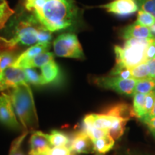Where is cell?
I'll use <instances>...</instances> for the list:
<instances>
[{
  "mask_svg": "<svg viewBox=\"0 0 155 155\" xmlns=\"http://www.w3.org/2000/svg\"><path fill=\"white\" fill-rule=\"evenodd\" d=\"M109 75L120 77L124 79L132 78L131 75L130 68L124 66V65H118V64H116L114 68L111 70V73H109Z\"/></svg>",
  "mask_w": 155,
  "mask_h": 155,
  "instance_id": "obj_29",
  "label": "cell"
},
{
  "mask_svg": "<svg viewBox=\"0 0 155 155\" xmlns=\"http://www.w3.org/2000/svg\"><path fill=\"white\" fill-rule=\"evenodd\" d=\"M99 7L121 17H128L139 10L137 0H113Z\"/></svg>",
  "mask_w": 155,
  "mask_h": 155,
  "instance_id": "obj_7",
  "label": "cell"
},
{
  "mask_svg": "<svg viewBox=\"0 0 155 155\" xmlns=\"http://www.w3.org/2000/svg\"><path fill=\"white\" fill-rule=\"evenodd\" d=\"M136 22L147 28H150L155 23V18L150 13L139 9Z\"/></svg>",
  "mask_w": 155,
  "mask_h": 155,
  "instance_id": "obj_27",
  "label": "cell"
},
{
  "mask_svg": "<svg viewBox=\"0 0 155 155\" xmlns=\"http://www.w3.org/2000/svg\"><path fill=\"white\" fill-rule=\"evenodd\" d=\"M28 131H25L22 135H20L19 137H17V138L13 141L10 148L9 155H24V154L22 152V151H21L20 148L21 145L22 144V141L25 139V137H26V136L28 135Z\"/></svg>",
  "mask_w": 155,
  "mask_h": 155,
  "instance_id": "obj_30",
  "label": "cell"
},
{
  "mask_svg": "<svg viewBox=\"0 0 155 155\" xmlns=\"http://www.w3.org/2000/svg\"><path fill=\"white\" fill-rule=\"evenodd\" d=\"M34 1H35V0H26V2H25V7H28V6L31 5Z\"/></svg>",
  "mask_w": 155,
  "mask_h": 155,
  "instance_id": "obj_38",
  "label": "cell"
},
{
  "mask_svg": "<svg viewBox=\"0 0 155 155\" xmlns=\"http://www.w3.org/2000/svg\"><path fill=\"white\" fill-rule=\"evenodd\" d=\"M150 29L151 32H152V33L153 34V35L155 37V23L152 25V27H150Z\"/></svg>",
  "mask_w": 155,
  "mask_h": 155,
  "instance_id": "obj_39",
  "label": "cell"
},
{
  "mask_svg": "<svg viewBox=\"0 0 155 155\" xmlns=\"http://www.w3.org/2000/svg\"><path fill=\"white\" fill-rule=\"evenodd\" d=\"M48 155H73L72 151L67 147H54L48 152Z\"/></svg>",
  "mask_w": 155,
  "mask_h": 155,
  "instance_id": "obj_33",
  "label": "cell"
},
{
  "mask_svg": "<svg viewBox=\"0 0 155 155\" xmlns=\"http://www.w3.org/2000/svg\"><path fill=\"white\" fill-rule=\"evenodd\" d=\"M151 133H152V134L154 136V137L155 138V129H152V130H150Z\"/></svg>",
  "mask_w": 155,
  "mask_h": 155,
  "instance_id": "obj_41",
  "label": "cell"
},
{
  "mask_svg": "<svg viewBox=\"0 0 155 155\" xmlns=\"http://www.w3.org/2000/svg\"><path fill=\"white\" fill-rule=\"evenodd\" d=\"M54 60V54L49 52H45L41 54L35 56L30 59L22 62L16 68H20L22 69L26 68H33L42 67L43 65L49 63V62Z\"/></svg>",
  "mask_w": 155,
  "mask_h": 155,
  "instance_id": "obj_15",
  "label": "cell"
},
{
  "mask_svg": "<svg viewBox=\"0 0 155 155\" xmlns=\"http://www.w3.org/2000/svg\"><path fill=\"white\" fill-rule=\"evenodd\" d=\"M69 149L77 154H90L94 152V144L88 135L81 131L73 136Z\"/></svg>",
  "mask_w": 155,
  "mask_h": 155,
  "instance_id": "obj_10",
  "label": "cell"
},
{
  "mask_svg": "<svg viewBox=\"0 0 155 155\" xmlns=\"http://www.w3.org/2000/svg\"><path fill=\"white\" fill-rule=\"evenodd\" d=\"M0 122L15 129L19 127L13 111L10 97L8 94L5 93L0 95Z\"/></svg>",
  "mask_w": 155,
  "mask_h": 155,
  "instance_id": "obj_9",
  "label": "cell"
},
{
  "mask_svg": "<svg viewBox=\"0 0 155 155\" xmlns=\"http://www.w3.org/2000/svg\"><path fill=\"white\" fill-rule=\"evenodd\" d=\"M150 28L134 22L129 25L123 30L121 38L127 40L129 39H150L154 38Z\"/></svg>",
  "mask_w": 155,
  "mask_h": 155,
  "instance_id": "obj_12",
  "label": "cell"
},
{
  "mask_svg": "<svg viewBox=\"0 0 155 155\" xmlns=\"http://www.w3.org/2000/svg\"><path fill=\"white\" fill-rule=\"evenodd\" d=\"M155 56V37L150 39V43L146 50V59L147 61L152 59Z\"/></svg>",
  "mask_w": 155,
  "mask_h": 155,
  "instance_id": "obj_34",
  "label": "cell"
},
{
  "mask_svg": "<svg viewBox=\"0 0 155 155\" xmlns=\"http://www.w3.org/2000/svg\"><path fill=\"white\" fill-rule=\"evenodd\" d=\"M115 117L106 114H91L85 116L83 124L90 125L95 128L108 131L111 129Z\"/></svg>",
  "mask_w": 155,
  "mask_h": 155,
  "instance_id": "obj_13",
  "label": "cell"
},
{
  "mask_svg": "<svg viewBox=\"0 0 155 155\" xmlns=\"http://www.w3.org/2000/svg\"><path fill=\"white\" fill-rule=\"evenodd\" d=\"M30 155H48V152H43V153H37V154H30Z\"/></svg>",
  "mask_w": 155,
  "mask_h": 155,
  "instance_id": "obj_40",
  "label": "cell"
},
{
  "mask_svg": "<svg viewBox=\"0 0 155 155\" xmlns=\"http://www.w3.org/2000/svg\"><path fill=\"white\" fill-rule=\"evenodd\" d=\"M26 75L27 83H32L34 85H44V81L42 75H39L35 70L32 68L24 69Z\"/></svg>",
  "mask_w": 155,
  "mask_h": 155,
  "instance_id": "obj_28",
  "label": "cell"
},
{
  "mask_svg": "<svg viewBox=\"0 0 155 155\" xmlns=\"http://www.w3.org/2000/svg\"><path fill=\"white\" fill-rule=\"evenodd\" d=\"M130 71L132 78H134L136 80H140V79H144L150 77L147 61L139 64L132 68H130Z\"/></svg>",
  "mask_w": 155,
  "mask_h": 155,
  "instance_id": "obj_24",
  "label": "cell"
},
{
  "mask_svg": "<svg viewBox=\"0 0 155 155\" xmlns=\"http://www.w3.org/2000/svg\"><path fill=\"white\" fill-rule=\"evenodd\" d=\"M127 122L128 121L126 120L115 117L111 129L108 131V134L111 136L114 140L119 139L124 133Z\"/></svg>",
  "mask_w": 155,
  "mask_h": 155,
  "instance_id": "obj_21",
  "label": "cell"
},
{
  "mask_svg": "<svg viewBox=\"0 0 155 155\" xmlns=\"http://www.w3.org/2000/svg\"><path fill=\"white\" fill-rule=\"evenodd\" d=\"M155 91V79L148 77L144 79L137 80L135 85V93L147 94Z\"/></svg>",
  "mask_w": 155,
  "mask_h": 155,
  "instance_id": "obj_19",
  "label": "cell"
},
{
  "mask_svg": "<svg viewBox=\"0 0 155 155\" xmlns=\"http://www.w3.org/2000/svg\"><path fill=\"white\" fill-rule=\"evenodd\" d=\"M53 48L58 57L75 59L85 58L81 45L75 34L65 33L59 35L53 42Z\"/></svg>",
  "mask_w": 155,
  "mask_h": 155,
  "instance_id": "obj_5",
  "label": "cell"
},
{
  "mask_svg": "<svg viewBox=\"0 0 155 155\" xmlns=\"http://www.w3.org/2000/svg\"><path fill=\"white\" fill-rule=\"evenodd\" d=\"M137 81L134 78L124 79L117 76H104L97 78L94 82L98 86L114 91L118 94L132 96L134 94Z\"/></svg>",
  "mask_w": 155,
  "mask_h": 155,
  "instance_id": "obj_6",
  "label": "cell"
},
{
  "mask_svg": "<svg viewBox=\"0 0 155 155\" xmlns=\"http://www.w3.org/2000/svg\"><path fill=\"white\" fill-rule=\"evenodd\" d=\"M83 132H85L88 135V137L91 139L92 141L96 139L101 138L106 134H108V131L104 130V129H100L95 128L90 125H85L82 124V130Z\"/></svg>",
  "mask_w": 155,
  "mask_h": 155,
  "instance_id": "obj_25",
  "label": "cell"
},
{
  "mask_svg": "<svg viewBox=\"0 0 155 155\" xmlns=\"http://www.w3.org/2000/svg\"><path fill=\"white\" fill-rule=\"evenodd\" d=\"M150 39H129L126 40L123 47L114 46L116 64L132 68L147 62L146 50Z\"/></svg>",
  "mask_w": 155,
  "mask_h": 155,
  "instance_id": "obj_4",
  "label": "cell"
},
{
  "mask_svg": "<svg viewBox=\"0 0 155 155\" xmlns=\"http://www.w3.org/2000/svg\"><path fill=\"white\" fill-rule=\"evenodd\" d=\"M14 13L15 11L9 7L6 0L0 5V29L5 28L6 23Z\"/></svg>",
  "mask_w": 155,
  "mask_h": 155,
  "instance_id": "obj_26",
  "label": "cell"
},
{
  "mask_svg": "<svg viewBox=\"0 0 155 155\" xmlns=\"http://www.w3.org/2000/svg\"><path fill=\"white\" fill-rule=\"evenodd\" d=\"M30 154L48 152L51 146L48 141V134H45L41 131L33 132L30 139Z\"/></svg>",
  "mask_w": 155,
  "mask_h": 155,
  "instance_id": "obj_14",
  "label": "cell"
},
{
  "mask_svg": "<svg viewBox=\"0 0 155 155\" xmlns=\"http://www.w3.org/2000/svg\"><path fill=\"white\" fill-rule=\"evenodd\" d=\"M139 9L150 13L155 18V0H137Z\"/></svg>",
  "mask_w": 155,
  "mask_h": 155,
  "instance_id": "obj_31",
  "label": "cell"
},
{
  "mask_svg": "<svg viewBox=\"0 0 155 155\" xmlns=\"http://www.w3.org/2000/svg\"><path fill=\"white\" fill-rule=\"evenodd\" d=\"M50 46V43H45V42H40V43H37L34 45H32L26 51H25L24 53H22L20 55L18 56L12 66H17L18 64L22 63V62L28 61V60L39 55V54L47 52V50H49Z\"/></svg>",
  "mask_w": 155,
  "mask_h": 155,
  "instance_id": "obj_16",
  "label": "cell"
},
{
  "mask_svg": "<svg viewBox=\"0 0 155 155\" xmlns=\"http://www.w3.org/2000/svg\"><path fill=\"white\" fill-rule=\"evenodd\" d=\"M155 100V91L146 94V100H145L144 111H143V116L141 119L144 118L147 115H148L152 111L153 106H154V103Z\"/></svg>",
  "mask_w": 155,
  "mask_h": 155,
  "instance_id": "obj_32",
  "label": "cell"
},
{
  "mask_svg": "<svg viewBox=\"0 0 155 155\" xmlns=\"http://www.w3.org/2000/svg\"><path fill=\"white\" fill-rule=\"evenodd\" d=\"M24 82L27 83L24 69L10 66L0 72V91L14 88Z\"/></svg>",
  "mask_w": 155,
  "mask_h": 155,
  "instance_id": "obj_8",
  "label": "cell"
},
{
  "mask_svg": "<svg viewBox=\"0 0 155 155\" xmlns=\"http://www.w3.org/2000/svg\"><path fill=\"white\" fill-rule=\"evenodd\" d=\"M134 155H147V154H134Z\"/></svg>",
  "mask_w": 155,
  "mask_h": 155,
  "instance_id": "obj_43",
  "label": "cell"
},
{
  "mask_svg": "<svg viewBox=\"0 0 155 155\" xmlns=\"http://www.w3.org/2000/svg\"><path fill=\"white\" fill-rule=\"evenodd\" d=\"M48 141L50 144L53 147H67L70 142L69 137L67 134L57 130L52 131L48 134Z\"/></svg>",
  "mask_w": 155,
  "mask_h": 155,
  "instance_id": "obj_20",
  "label": "cell"
},
{
  "mask_svg": "<svg viewBox=\"0 0 155 155\" xmlns=\"http://www.w3.org/2000/svg\"><path fill=\"white\" fill-rule=\"evenodd\" d=\"M17 116L28 132L38 127V119L32 92L28 83H19L8 93Z\"/></svg>",
  "mask_w": 155,
  "mask_h": 155,
  "instance_id": "obj_2",
  "label": "cell"
},
{
  "mask_svg": "<svg viewBox=\"0 0 155 155\" xmlns=\"http://www.w3.org/2000/svg\"><path fill=\"white\" fill-rule=\"evenodd\" d=\"M38 23L35 17L32 16L27 20L19 23L16 28L15 35L12 38L7 40L0 37V51H14L19 44L29 46L39 43V33L43 27L38 25Z\"/></svg>",
  "mask_w": 155,
  "mask_h": 155,
  "instance_id": "obj_3",
  "label": "cell"
},
{
  "mask_svg": "<svg viewBox=\"0 0 155 155\" xmlns=\"http://www.w3.org/2000/svg\"><path fill=\"white\" fill-rule=\"evenodd\" d=\"M17 58L18 56H17L14 51L4 50L0 52V72L8 67L12 66Z\"/></svg>",
  "mask_w": 155,
  "mask_h": 155,
  "instance_id": "obj_22",
  "label": "cell"
},
{
  "mask_svg": "<svg viewBox=\"0 0 155 155\" xmlns=\"http://www.w3.org/2000/svg\"><path fill=\"white\" fill-rule=\"evenodd\" d=\"M147 64H148L150 77L155 79V56L154 58H152V59L149 60L147 61Z\"/></svg>",
  "mask_w": 155,
  "mask_h": 155,
  "instance_id": "obj_35",
  "label": "cell"
},
{
  "mask_svg": "<svg viewBox=\"0 0 155 155\" xmlns=\"http://www.w3.org/2000/svg\"><path fill=\"white\" fill-rule=\"evenodd\" d=\"M42 77L45 84L55 81L59 75L60 70L55 61H52L41 67Z\"/></svg>",
  "mask_w": 155,
  "mask_h": 155,
  "instance_id": "obj_18",
  "label": "cell"
},
{
  "mask_svg": "<svg viewBox=\"0 0 155 155\" xmlns=\"http://www.w3.org/2000/svg\"><path fill=\"white\" fill-rule=\"evenodd\" d=\"M155 117V100H154V106H153V108L152 109V111H150V113L148 114V115H147L145 117L142 118V119H141L140 120L141 121H144V120H147V119H152V118H154Z\"/></svg>",
  "mask_w": 155,
  "mask_h": 155,
  "instance_id": "obj_37",
  "label": "cell"
},
{
  "mask_svg": "<svg viewBox=\"0 0 155 155\" xmlns=\"http://www.w3.org/2000/svg\"><path fill=\"white\" fill-rule=\"evenodd\" d=\"M103 113L106 115L119 118L127 121H129L131 118L136 117L132 106L124 102L117 103L109 106L103 111Z\"/></svg>",
  "mask_w": 155,
  "mask_h": 155,
  "instance_id": "obj_11",
  "label": "cell"
},
{
  "mask_svg": "<svg viewBox=\"0 0 155 155\" xmlns=\"http://www.w3.org/2000/svg\"><path fill=\"white\" fill-rule=\"evenodd\" d=\"M115 140L108 134L101 138L93 141L94 152H96L98 154H104L113 148Z\"/></svg>",
  "mask_w": 155,
  "mask_h": 155,
  "instance_id": "obj_17",
  "label": "cell"
},
{
  "mask_svg": "<svg viewBox=\"0 0 155 155\" xmlns=\"http://www.w3.org/2000/svg\"><path fill=\"white\" fill-rule=\"evenodd\" d=\"M26 9L33 12L40 25L51 32L72 26L78 15L73 0H35Z\"/></svg>",
  "mask_w": 155,
  "mask_h": 155,
  "instance_id": "obj_1",
  "label": "cell"
},
{
  "mask_svg": "<svg viewBox=\"0 0 155 155\" xmlns=\"http://www.w3.org/2000/svg\"><path fill=\"white\" fill-rule=\"evenodd\" d=\"M133 109L134 111L136 117L140 119L143 116L145 100H146V94L135 93L134 94Z\"/></svg>",
  "mask_w": 155,
  "mask_h": 155,
  "instance_id": "obj_23",
  "label": "cell"
},
{
  "mask_svg": "<svg viewBox=\"0 0 155 155\" xmlns=\"http://www.w3.org/2000/svg\"><path fill=\"white\" fill-rule=\"evenodd\" d=\"M142 122L146 124L147 127H148L150 130H152V129H155V117L152 118V119H147L143 121Z\"/></svg>",
  "mask_w": 155,
  "mask_h": 155,
  "instance_id": "obj_36",
  "label": "cell"
},
{
  "mask_svg": "<svg viewBox=\"0 0 155 155\" xmlns=\"http://www.w3.org/2000/svg\"><path fill=\"white\" fill-rule=\"evenodd\" d=\"M5 1V0H0V5H1L2 3H3Z\"/></svg>",
  "mask_w": 155,
  "mask_h": 155,
  "instance_id": "obj_42",
  "label": "cell"
}]
</instances>
